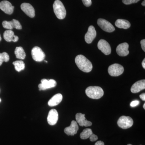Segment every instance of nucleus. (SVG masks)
Returning a JSON list of instances; mask_svg holds the SVG:
<instances>
[{"label": "nucleus", "mask_w": 145, "mask_h": 145, "mask_svg": "<svg viewBox=\"0 0 145 145\" xmlns=\"http://www.w3.org/2000/svg\"><path fill=\"white\" fill-rule=\"evenodd\" d=\"M133 124V120L131 117L128 116H121L117 121L118 126L123 129L129 128L132 127Z\"/></svg>", "instance_id": "4"}, {"label": "nucleus", "mask_w": 145, "mask_h": 145, "mask_svg": "<svg viewBox=\"0 0 145 145\" xmlns=\"http://www.w3.org/2000/svg\"><path fill=\"white\" fill-rule=\"evenodd\" d=\"M10 26L12 29L16 28L17 29H22V25L20 22L17 20L13 19L12 21H10Z\"/></svg>", "instance_id": "25"}, {"label": "nucleus", "mask_w": 145, "mask_h": 145, "mask_svg": "<svg viewBox=\"0 0 145 145\" xmlns=\"http://www.w3.org/2000/svg\"><path fill=\"white\" fill-rule=\"evenodd\" d=\"M59 118V114L56 110L53 109L49 111L47 117V121L50 125H54L57 123Z\"/></svg>", "instance_id": "12"}, {"label": "nucleus", "mask_w": 145, "mask_h": 145, "mask_svg": "<svg viewBox=\"0 0 145 145\" xmlns=\"http://www.w3.org/2000/svg\"><path fill=\"white\" fill-rule=\"evenodd\" d=\"M87 96L91 99H99L104 95L103 89L99 86H89L86 90Z\"/></svg>", "instance_id": "2"}, {"label": "nucleus", "mask_w": 145, "mask_h": 145, "mask_svg": "<svg viewBox=\"0 0 145 145\" xmlns=\"http://www.w3.org/2000/svg\"><path fill=\"white\" fill-rule=\"evenodd\" d=\"M98 47L105 55H109L111 53V47L105 40L103 39L100 40L98 42Z\"/></svg>", "instance_id": "9"}, {"label": "nucleus", "mask_w": 145, "mask_h": 145, "mask_svg": "<svg viewBox=\"0 0 145 145\" xmlns=\"http://www.w3.org/2000/svg\"><path fill=\"white\" fill-rule=\"evenodd\" d=\"M2 39H1V34H0V42L1 41V40Z\"/></svg>", "instance_id": "37"}, {"label": "nucleus", "mask_w": 145, "mask_h": 145, "mask_svg": "<svg viewBox=\"0 0 145 145\" xmlns=\"http://www.w3.org/2000/svg\"><path fill=\"white\" fill-rule=\"evenodd\" d=\"M15 66V69L18 72L23 70L25 67V65L22 61H16L13 63Z\"/></svg>", "instance_id": "22"}, {"label": "nucleus", "mask_w": 145, "mask_h": 145, "mask_svg": "<svg viewBox=\"0 0 145 145\" xmlns=\"http://www.w3.org/2000/svg\"><path fill=\"white\" fill-rule=\"evenodd\" d=\"M16 58L20 59H24L26 56L25 52L22 47H17L15 50Z\"/></svg>", "instance_id": "21"}, {"label": "nucleus", "mask_w": 145, "mask_h": 145, "mask_svg": "<svg viewBox=\"0 0 145 145\" xmlns=\"http://www.w3.org/2000/svg\"><path fill=\"white\" fill-rule=\"evenodd\" d=\"M96 32L94 27L90 25L89 27L88 31L85 36V40L87 43L90 44L96 38Z\"/></svg>", "instance_id": "13"}, {"label": "nucleus", "mask_w": 145, "mask_h": 145, "mask_svg": "<svg viewBox=\"0 0 145 145\" xmlns=\"http://www.w3.org/2000/svg\"><path fill=\"white\" fill-rule=\"evenodd\" d=\"M14 8V7L8 1H3L0 3V9L6 14L8 15L12 14Z\"/></svg>", "instance_id": "10"}, {"label": "nucleus", "mask_w": 145, "mask_h": 145, "mask_svg": "<svg viewBox=\"0 0 145 145\" xmlns=\"http://www.w3.org/2000/svg\"><path fill=\"white\" fill-rule=\"evenodd\" d=\"M79 129V127L77 122L72 121L70 125L64 129V132L68 135H74L76 134Z\"/></svg>", "instance_id": "15"}, {"label": "nucleus", "mask_w": 145, "mask_h": 145, "mask_svg": "<svg viewBox=\"0 0 145 145\" xmlns=\"http://www.w3.org/2000/svg\"><path fill=\"white\" fill-rule=\"evenodd\" d=\"M140 43H141V46H142V49L144 50V52H145V40H142L140 42Z\"/></svg>", "instance_id": "31"}, {"label": "nucleus", "mask_w": 145, "mask_h": 145, "mask_svg": "<svg viewBox=\"0 0 145 145\" xmlns=\"http://www.w3.org/2000/svg\"><path fill=\"white\" fill-rule=\"evenodd\" d=\"M93 134L92 130L90 129H86L81 133L80 137L82 140H86L88 139Z\"/></svg>", "instance_id": "23"}, {"label": "nucleus", "mask_w": 145, "mask_h": 145, "mask_svg": "<svg viewBox=\"0 0 145 145\" xmlns=\"http://www.w3.org/2000/svg\"><path fill=\"white\" fill-rule=\"evenodd\" d=\"M31 56L34 61L37 62H41L45 58V54L40 48L35 46L31 50Z\"/></svg>", "instance_id": "5"}, {"label": "nucleus", "mask_w": 145, "mask_h": 145, "mask_svg": "<svg viewBox=\"0 0 145 145\" xmlns=\"http://www.w3.org/2000/svg\"><path fill=\"white\" fill-rule=\"evenodd\" d=\"M124 68L119 64H114L109 67L108 72L111 76L117 77L121 75L124 72Z\"/></svg>", "instance_id": "6"}, {"label": "nucleus", "mask_w": 145, "mask_h": 145, "mask_svg": "<svg viewBox=\"0 0 145 145\" xmlns=\"http://www.w3.org/2000/svg\"><path fill=\"white\" fill-rule=\"evenodd\" d=\"M115 25L118 28L124 29L129 28L131 26V24L128 21L123 19L117 20L115 22Z\"/></svg>", "instance_id": "20"}, {"label": "nucleus", "mask_w": 145, "mask_h": 145, "mask_svg": "<svg viewBox=\"0 0 145 145\" xmlns=\"http://www.w3.org/2000/svg\"><path fill=\"white\" fill-rule=\"evenodd\" d=\"M63 99V96L61 93H57L54 95L49 100L48 105L50 106H54L59 105Z\"/></svg>", "instance_id": "19"}, {"label": "nucleus", "mask_w": 145, "mask_h": 145, "mask_svg": "<svg viewBox=\"0 0 145 145\" xmlns=\"http://www.w3.org/2000/svg\"><path fill=\"white\" fill-rule=\"evenodd\" d=\"M127 145H132V144H127Z\"/></svg>", "instance_id": "38"}, {"label": "nucleus", "mask_w": 145, "mask_h": 145, "mask_svg": "<svg viewBox=\"0 0 145 145\" xmlns=\"http://www.w3.org/2000/svg\"><path fill=\"white\" fill-rule=\"evenodd\" d=\"M1 98H0V103H1Z\"/></svg>", "instance_id": "39"}, {"label": "nucleus", "mask_w": 145, "mask_h": 145, "mask_svg": "<svg viewBox=\"0 0 145 145\" xmlns=\"http://www.w3.org/2000/svg\"><path fill=\"white\" fill-rule=\"evenodd\" d=\"M89 138V140H90V141H91V142H94V141H96L98 139V136L95 135V134H93V133L91 135Z\"/></svg>", "instance_id": "29"}, {"label": "nucleus", "mask_w": 145, "mask_h": 145, "mask_svg": "<svg viewBox=\"0 0 145 145\" xmlns=\"http://www.w3.org/2000/svg\"><path fill=\"white\" fill-rule=\"evenodd\" d=\"M139 103H140V102L138 101H132L130 104V106L131 107H135L137 106L138 105H139Z\"/></svg>", "instance_id": "30"}, {"label": "nucleus", "mask_w": 145, "mask_h": 145, "mask_svg": "<svg viewBox=\"0 0 145 145\" xmlns=\"http://www.w3.org/2000/svg\"><path fill=\"white\" fill-rule=\"evenodd\" d=\"M2 25L4 28L9 30H12L13 29L10 26V21H4L3 22Z\"/></svg>", "instance_id": "26"}, {"label": "nucleus", "mask_w": 145, "mask_h": 145, "mask_svg": "<svg viewBox=\"0 0 145 145\" xmlns=\"http://www.w3.org/2000/svg\"><path fill=\"white\" fill-rule=\"evenodd\" d=\"M3 37L7 42H17L19 40V37L16 36L12 30H6L3 34Z\"/></svg>", "instance_id": "18"}, {"label": "nucleus", "mask_w": 145, "mask_h": 145, "mask_svg": "<svg viewBox=\"0 0 145 145\" xmlns=\"http://www.w3.org/2000/svg\"><path fill=\"white\" fill-rule=\"evenodd\" d=\"M98 25L104 31L107 32H112L115 30V28L110 22L103 19H99L97 21Z\"/></svg>", "instance_id": "7"}, {"label": "nucleus", "mask_w": 145, "mask_h": 145, "mask_svg": "<svg viewBox=\"0 0 145 145\" xmlns=\"http://www.w3.org/2000/svg\"><path fill=\"white\" fill-rule=\"evenodd\" d=\"M9 60V56L8 53L6 52L0 53V66L1 65L3 62H7Z\"/></svg>", "instance_id": "24"}, {"label": "nucleus", "mask_w": 145, "mask_h": 145, "mask_svg": "<svg viewBox=\"0 0 145 145\" xmlns=\"http://www.w3.org/2000/svg\"><path fill=\"white\" fill-rule=\"evenodd\" d=\"M145 89V80L138 81L134 83L131 89V92L133 93H138L141 90Z\"/></svg>", "instance_id": "17"}, {"label": "nucleus", "mask_w": 145, "mask_h": 145, "mask_svg": "<svg viewBox=\"0 0 145 145\" xmlns=\"http://www.w3.org/2000/svg\"><path fill=\"white\" fill-rule=\"evenodd\" d=\"M129 44L126 42L119 44L116 48V52L119 56L125 57L129 54L128 50Z\"/></svg>", "instance_id": "14"}, {"label": "nucleus", "mask_w": 145, "mask_h": 145, "mask_svg": "<svg viewBox=\"0 0 145 145\" xmlns=\"http://www.w3.org/2000/svg\"><path fill=\"white\" fill-rule=\"evenodd\" d=\"M75 62L79 69L83 72H90L93 68L91 63L84 55H78L75 57Z\"/></svg>", "instance_id": "1"}, {"label": "nucleus", "mask_w": 145, "mask_h": 145, "mask_svg": "<svg viewBox=\"0 0 145 145\" xmlns=\"http://www.w3.org/2000/svg\"><path fill=\"white\" fill-rule=\"evenodd\" d=\"M140 0H122V2L125 5H130L138 2Z\"/></svg>", "instance_id": "27"}, {"label": "nucleus", "mask_w": 145, "mask_h": 145, "mask_svg": "<svg viewBox=\"0 0 145 145\" xmlns=\"http://www.w3.org/2000/svg\"><path fill=\"white\" fill-rule=\"evenodd\" d=\"M143 108H144L145 109V104H144V105H143Z\"/></svg>", "instance_id": "36"}, {"label": "nucleus", "mask_w": 145, "mask_h": 145, "mask_svg": "<svg viewBox=\"0 0 145 145\" xmlns=\"http://www.w3.org/2000/svg\"><path fill=\"white\" fill-rule=\"evenodd\" d=\"M142 5L143 6H145V0H144V1L142 2Z\"/></svg>", "instance_id": "35"}, {"label": "nucleus", "mask_w": 145, "mask_h": 145, "mask_svg": "<svg viewBox=\"0 0 145 145\" xmlns=\"http://www.w3.org/2000/svg\"><path fill=\"white\" fill-rule=\"evenodd\" d=\"M140 99H142L143 101H145V93H142L140 95Z\"/></svg>", "instance_id": "32"}, {"label": "nucleus", "mask_w": 145, "mask_h": 145, "mask_svg": "<svg viewBox=\"0 0 145 145\" xmlns=\"http://www.w3.org/2000/svg\"><path fill=\"white\" fill-rule=\"evenodd\" d=\"M41 84H39V90H44L48 89L55 87L57 86V82L52 79L48 80L44 79L41 80Z\"/></svg>", "instance_id": "8"}, {"label": "nucleus", "mask_w": 145, "mask_h": 145, "mask_svg": "<svg viewBox=\"0 0 145 145\" xmlns=\"http://www.w3.org/2000/svg\"><path fill=\"white\" fill-rule=\"evenodd\" d=\"M54 13L57 18L63 20L66 16V10L63 3L60 0H56L53 5Z\"/></svg>", "instance_id": "3"}, {"label": "nucleus", "mask_w": 145, "mask_h": 145, "mask_svg": "<svg viewBox=\"0 0 145 145\" xmlns=\"http://www.w3.org/2000/svg\"><path fill=\"white\" fill-rule=\"evenodd\" d=\"M95 145H105V144L102 141H99L95 143Z\"/></svg>", "instance_id": "33"}, {"label": "nucleus", "mask_w": 145, "mask_h": 145, "mask_svg": "<svg viewBox=\"0 0 145 145\" xmlns=\"http://www.w3.org/2000/svg\"><path fill=\"white\" fill-rule=\"evenodd\" d=\"M85 114L81 113H78L76 114V118L77 123H78L80 126L89 127L92 125V123L86 119Z\"/></svg>", "instance_id": "16"}, {"label": "nucleus", "mask_w": 145, "mask_h": 145, "mask_svg": "<svg viewBox=\"0 0 145 145\" xmlns=\"http://www.w3.org/2000/svg\"><path fill=\"white\" fill-rule=\"evenodd\" d=\"M142 66L144 68V69H145V59H144L142 62Z\"/></svg>", "instance_id": "34"}, {"label": "nucleus", "mask_w": 145, "mask_h": 145, "mask_svg": "<svg viewBox=\"0 0 145 145\" xmlns=\"http://www.w3.org/2000/svg\"><path fill=\"white\" fill-rule=\"evenodd\" d=\"M22 10L29 17L33 18L35 17V12L34 7L30 4L23 3L21 5Z\"/></svg>", "instance_id": "11"}, {"label": "nucleus", "mask_w": 145, "mask_h": 145, "mask_svg": "<svg viewBox=\"0 0 145 145\" xmlns=\"http://www.w3.org/2000/svg\"><path fill=\"white\" fill-rule=\"evenodd\" d=\"M84 5L87 7L90 6L91 5V0H82Z\"/></svg>", "instance_id": "28"}]
</instances>
